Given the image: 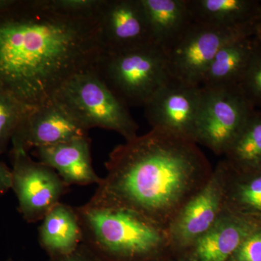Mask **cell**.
Masks as SVG:
<instances>
[{"label": "cell", "instance_id": "cell-1", "mask_svg": "<svg viewBox=\"0 0 261 261\" xmlns=\"http://www.w3.org/2000/svg\"><path fill=\"white\" fill-rule=\"evenodd\" d=\"M102 53L96 17L62 13L47 0H0V92L35 108Z\"/></svg>", "mask_w": 261, "mask_h": 261}, {"label": "cell", "instance_id": "cell-2", "mask_svg": "<svg viewBox=\"0 0 261 261\" xmlns=\"http://www.w3.org/2000/svg\"><path fill=\"white\" fill-rule=\"evenodd\" d=\"M88 203L135 211L165 228L214 171L197 144L152 128L117 146Z\"/></svg>", "mask_w": 261, "mask_h": 261}, {"label": "cell", "instance_id": "cell-3", "mask_svg": "<svg viewBox=\"0 0 261 261\" xmlns=\"http://www.w3.org/2000/svg\"><path fill=\"white\" fill-rule=\"evenodd\" d=\"M75 210L82 243L102 261H168L176 255L168 228L135 211L88 202Z\"/></svg>", "mask_w": 261, "mask_h": 261}, {"label": "cell", "instance_id": "cell-4", "mask_svg": "<svg viewBox=\"0 0 261 261\" xmlns=\"http://www.w3.org/2000/svg\"><path fill=\"white\" fill-rule=\"evenodd\" d=\"M53 99L87 130L92 128L113 130L126 141L138 136V124L128 107L111 92L93 67L65 82Z\"/></svg>", "mask_w": 261, "mask_h": 261}, {"label": "cell", "instance_id": "cell-5", "mask_svg": "<svg viewBox=\"0 0 261 261\" xmlns=\"http://www.w3.org/2000/svg\"><path fill=\"white\" fill-rule=\"evenodd\" d=\"M93 68L127 107H144L171 79L165 51L155 44L123 53H102Z\"/></svg>", "mask_w": 261, "mask_h": 261}, {"label": "cell", "instance_id": "cell-6", "mask_svg": "<svg viewBox=\"0 0 261 261\" xmlns=\"http://www.w3.org/2000/svg\"><path fill=\"white\" fill-rule=\"evenodd\" d=\"M202 89L195 142L225 155L256 109L238 87Z\"/></svg>", "mask_w": 261, "mask_h": 261}, {"label": "cell", "instance_id": "cell-7", "mask_svg": "<svg viewBox=\"0 0 261 261\" xmlns=\"http://www.w3.org/2000/svg\"><path fill=\"white\" fill-rule=\"evenodd\" d=\"M256 35L255 27L217 29L192 22L165 50L171 78L201 86L209 65L225 44L247 36Z\"/></svg>", "mask_w": 261, "mask_h": 261}, {"label": "cell", "instance_id": "cell-8", "mask_svg": "<svg viewBox=\"0 0 261 261\" xmlns=\"http://www.w3.org/2000/svg\"><path fill=\"white\" fill-rule=\"evenodd\" d=\"M11 189L18 201V210L27 222L42 221L68 192L69 185L53 168L34 161L28 151L12 149Z\"/></svg>", "mask_w": 261, "mask_h": 261}, {"label": "cell", "instance_id": "cell-9", "mask_svg": "<svg viewBox=\"0 0 261 261\" xmlns=\"http://www.w3.org/2000/svg\"><path fill=\"white\" fill-rule=\"evenodd\" d=\"M228 166L221 161L203 188L180 211L168 230L176 254L188 251L225 211Z\"/></svg>", "mask_w": 261, "mask_h": 261}, {"label": "cell", "instance_id": "cell-10", "mask_svg": "<svg viewBox=\"0 0 261 261\" xmlns=\"http://www.w3.org/2000/svg\"><path fill=\"white\" fill-rule=\"evenodd\" d=\"M202 94L201 86L171 77L144 106L146 118L152 128L195 142Z\"/></svg>", "mask_w": 261, "mask_h": 261}, {"label": "cell", "instance_id": "cell-11", "mask_svg": "<svg viewBox=\"0 0 261 261\" xmlns=\"http://www.w3.org/2000/svg\"><path fill=\"white\" fill-rule=\"evenodd\" d=\"M97 20L102 53H123L154 44L141 0H103Z\"/></svg>", "mask_w": 261, "mask_h": 261}, {"label": "cell", "instance_id": "cell-12", "mask_svg": "<svg viewBox=\"0 0 261 261\" xmlns=\"http://www.w3.org/2000/svg\"><path fill=\"white\" fill-rule=\"evenodd\" d=\"M87 132L58 101L53 99L33 108L11 142L13 148L29 151L87 137Z\"/></svg>", "mask_w": 261, "mask_h": 261}, {"label": "cell", "instance_id": "cell-13", "mask_svg": "<svg viewBox=\"0 0 261 261\" xmlns=\"http://www.w3.org/2000/svg\"><path fill=\"white\" fill-rule=\"evenodd\" d=\"M261 221L225 209L212 228L187 251L195 261H228Z\"/></svg>", "mask_w": 261, "mask_h": 261}, {"label": "cell", "instance_id": "cell-14", "mask_svg": "<svg viewBox=\"0 0 261 261\" xmlns=\"http://www.w3.org/2000/svg\"><path fill=\"white\" fill-rule=\"evenodd\" d=\"M35 149L39 162L55 170L69 186L101 181L92 166L88 136Z\"/></svg>", "mask_w": 261, "mask_h": 261}, {"label": "cell", "instance_id": "cell-15", "mask_svg": "<svg viewBox=\"0 0 261 261\" xmlns=\"http://www.w3.org/2000/svg\"><path fill=\"white\" fill-rule=\"evenodd\" d=\"M192 22L217 29L255 27L258 0H189Z\"/></svg>", "mask_w": 261, "mask_h": 261}, {"label": "cell", "instance_id": "cell-16", "mask_svg": "<svg viewBox=\"0 0 261 261\" xmlns=\"http://www.w3.org/2000/svg\"><path fill=\"white\" fill-rule=\"evenodd\" d=\"M258 41L256 35H251L225 44L206 70L201 87H238Z\"/></svg>", "mask_w": 261, "mask_h": 261}, {"label": "cell", "instance_id": "cell-17", "mask_svg": "<svg viewBox=\"0 0 261 261\" xmlns=\"http://www.w3.org/2000/svg\"><path fill=\"white\" fill-rule=\"evenodd\" d=\"M39 241L49 257L66 255L83 243V234L75 208L59 202L42 220Z\"/></svg>", "mask_w": 261, "mask_h": 261}, {"label": "cell", "instance_id": "cell-18", "mask_svg": "<svg viewBox=\"0 0 261 261\" xmlns=\"http://www.w3.org/2000/svg\"><path fill=\"white\" fill-rule=\"evenodd\" d=\"M154 44L168 49L192 23L189 0H141Z\"/></svg>", "mask_w": 261, "mask_h": 261}, {"label": "cell", "instance_id": "cell-19", "mask_svg": "<svg viewBox=\"0 0 261 261\" xmlns=\"http://www.w3.org/2000/svg\"><path fill=\"white\" fill-rule=\"evenodd\" d=\"M225 209L261 221V171L238 173L228 166Z\"/></svg>", "mask_w": 261, "mask_h": 261}, {"label": "cell", "instance_id": "cell-20", "mask_svg": "<svg viewBox=\"0 0 261 261\" xmlns=\"http://www.w3.org/2000/svg\"><path fill=\"white\" fill-rule=\"evenodd\" d=\"M225 157L235 172L261 171V110L252 113Z\"/></svg>", "mask_w": 261, "mask_h": 261}, {"label": "cell", "instance_id": "cell-21", "mask_svg": "<svg viewBox=\"0 0 261 261\" xmlns=\"http://www.w3.org/2000/svg\"><path fill=\"white\" fill-rule=\"evenodd\" d=\"M32 109L0 92V155L7 150L15 132Z\"/></svg>", "mask_w": 261, "mask_h": 261}, {"label": "cell", "instance_id": "cell-22", "mask_svg": "<svg viewBox=\"0 0 261 261\" xmlns=\"http://www.w3.org/2000/svg\"><path fill=\"white\" fill-rule=\"evenodd\" d=\"M238 87L255 109L261 110V39L260 38L250 63L245 70L241 82L239 84Z\"/></svg>", "mask_w": 261, "mask_h": 261}, {"label": "cell", "instance_id": "cell-23", "mask_svg": "<svg viewBox=\"0 0 261 261\" xmlns=\"http://www.w3.org/2000/svg\"><path fill=\"white\" fill-rule=\"evenodd\" d=\"M228 261H261V226L243 240Z\"/></svg>", "mask_w": 261, "mask_h": 261}, {"label": "cell", "instance_id": "cell-24", "mask_svg": "<svg viewBox=\"0 0 261 261\" xmlns=\"http://www.w3.org/2000/svg\"><path fill=\"white\" fill-rule=\"evenodd\" d=\"M48 261H102L84 243L66 255L49 257Z\"/></svg>", "mask_w": 261, "mask_h": 261}, {"label": "cell", "instance_id": "cell-25", "mask_svg": "<svg viewBox=\"0 0 261 261\" xmlns=\"http://www.w3.org/2000/svg\"><path fill=\"white\" fill-rule=\"evenodd\" d=\"M11 185V170L0 161V195H3L10 190Z\"/></svg>", "mask_w": 261, "mask_h": 261}, {"label": "cell", "instance_id": "cell-26", "mask_svg": "<svg viewBox=\"0 0 261 261\" xmlns=\"http://www.w3.org/2000/svg\"><path fill=\"white\" fill-rule=\"evenodd\" d=\"M178 255H179V257L176 261H195L187 252H182V253H179Z\"/></svg>", "mask_w": 261, "mask_h": 261}, {"label": "cell", "instance_id": "cell-27", "mask_svg": "<svg viewBox=\"0 0 261 261\" xmlns=\"http://www.w3.org/2000/svg\"><path fill=\"white\" fill-rule=\"evenodd\" d=\"M255 34H256L257 37L261 39V10L260 15L257 20L256 25H255Z\"/></svg>", "mask_w": 261, "mask_h": 261}, {"label": "cell", "instance_id": "cell-28", "mask_svg": "<svg viewBox=\"0 0 261 261\" xmlns=\"http://www.w3.org/2000/svg\"><path fill=\"white\" fill-rule=\"evenodd\" d=\"M8 261H15V260H12V259H10V260H8Z\"/></svg>", "mask_w": 261, "mask_h": 261}]
</instances>
